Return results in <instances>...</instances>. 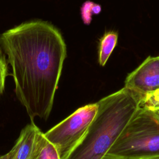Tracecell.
Returning <instances> with one entry per match:
<instances>
[{
  "instance_id": "1",
  "label": "cell",
  "mask_w": 159,
  "mask_h": 159,
  "mask_svg": "<svg viewBox=\"0 0 159 159\" xmlns=\"http://www.w3.org/2000/svg\"><path fill=\"white\" fill-rule=\"evenodd\" d=\"M12 70L15 92L31 120L47 119L66 57L62 35L51 23L23 22L0 35Z\"/></svg>"
},
{
  "instance_id": "2",
  "label": "cell",
  "mask_w": 159,
  "mask_h": 159,
  "mask_svg": "<svg viewBox=\"0 0 159 159\" xmlns=\"http://www.w3.org/2000/svg\"><path fill=\"white\" fill-rule=\"evenodd\" d=\"M142 98L124 87L98 101V112L87 133L66 159L103 158L139 107Z\"/></svg>"
},
{
  "instance_id": "3",
  "label": "cell",
  "mask_w": 159,
  "mask_h": 159,
  "mask_svg": "<svg viewBox=\"0 0 159 159\" xmlns=\"http://www.w3.org/2000/svg\"><path fill=\"white\" fill-rule=\"evenodd\" d=\"M104 157L159 159V116L139 106Z\"/></svg>"
},
{
  "instance_id": "4",
  "label": "cell",
  "mask_w": 159,
  "mask_h": 159,
  "mask_svg": "<svg viewBox=\"0 0 159 159\" xmlns=\"http://www.w3.org/2000/svg\"><path fill=\"white\" fill-rule=\"evenodd\" d=\"M98 109L97 102L80 107L44 133L46 139L55 147L60 159H66L82 141Z\"/></svg>"
},
{
  "instance_id": "5",
  "label": "cell",
  "mask_w": 159,
  "mask_h": 159,
  "mask_svg": "<svg viewBox=\"0 0 159 159\" xmlns=\"http://www.w3.org/2000/svg\"><path fill=\"white\" fill-rule=\"evenodd\" d=\"M124 87L142 97L159 89V56L148 57L135 70L128 74Z\"/></svg>"
},
{
  "instance_id": "6",
  "label": "cell",
  "mask_w": 159,
  "mask_h": 159,
  "mask_svg": "<svg viewBox=\"0 0 159 159\" xmlns=\"http://www.w3.org/2000/svg\"><path fill=\"white\" fill-rule=\"evenodd\" d=\"M39 129L34 123L27 125L20 132L15 145L12 159H27L31 153L36 134Z\"/></svg>"
},
{
  "instance_id": "7",
  "label": "cell",
  "mask_w": 159,
  "mask_h": 159,
  "mask_svg": "<svg viewBox=\"0 0 159 159\" xmlns=\"http://www.w3.org/2000/svg\"><path fill=\"white\" fill-rule=\"evenodd\" d=\"M27 159H60L55 147L38 130L30 154Z\"/></svg>"
},
{
  "instance_id": "8",
  "label": "cell",
  "mask_w": 159,
  "mask_h": 159,
  "mask_svg": "<svg viewBox=\"0 0 159 159\" xmlns=\"http://www.w3.org/2000/svg\"><path fill=\"white\" fill-rule=\"evenodd\" d=\"M118 32L115 30L106 31L99 39L98 62L101 66L106 65L115 48L118 40Z\"/></svg>"
},
{
  "instance_id": "9",
  "label": "cell",
  "mask_w": 159,
  "mask_h": 159,
  "mask_svg": "<svg viewBox=\"0 0 159 159\" xmlns=\"http://www.w3.org/2000/svg\"><path fill=\"white\" fill-rule=\"evenodd\" d=\"M140 106L152 111L159 116V89L143 96Z\"/></svg>"
},
{
  "instance_id": "10",
  "label": "cell",
  "mask_w": 159,
  "mask_h": 159,
  "mask_svg": "<svg viewBox=\"0 0 159 159\" xmlns=\"http://www.w3.org/2000/svg\"><path fill=\"white\" fill-rule=\"evenodd\" d=\"M101 11V7L99 4H95L91 1H86L81 7V17L84 22L89 24L92 19L93 14H98Z\"/></svg>"
},
{
  "instance_id": "11",
  "label": "cell",
  "mask_w": 159,
  "mask_h": 159,
  "mask_svg": "<svg viewBox=\"0 0 159 159\" xmlns=\"http://www.w3.org/2000/svg\"><path fill=\"white\" fill-rule=\"evenodd\" d=\"M7 61L6 58L5 53L0 50V95H1L4 90L5 81L8 75Z\"/></svg>"
},
{
  "instance_id": "12",
  "label": "cell",
  "mask_w": 159,
  "mask_h": 159,
  "mask_svg": "<svg viewBox=\"0 0 159 159\" xmlns=\"http://www.w3.org/2000/svg\"><path fill=\"white\" fill-rule=\"evenodd\" d=\"M15 151V147L14 146L12 147V148L7 153H6L4 155H2L0 157V159H12L14 153Z\"/></svg>"
},
{
  "instance_id": "13",
  "label": "cell",
  "mask_w": 159,
  "mask_h": 159,
  "mask_svg": "<svg viewBox=\"0 0 159 159\" xmlns=\"http://www.w3.org/2000/svg\"><path fill=\"white\" fill-rule=\"evenodd\" d=\"M102 159H119V158H107V157H104Z\"/></svg>"
}]
</instances>
